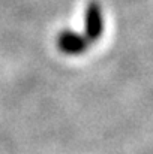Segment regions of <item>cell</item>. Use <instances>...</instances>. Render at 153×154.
I'll use <instances>...</instances> for the list:
<instances>
[{"label":"cell","mask_w":153,"mask_h":154,"mask_svg":"<svg viewBox=\"0 0 153 154\" xmlns=\"http://www.w3.org/2000/svg\"><path fill=\"white\" fill-rule=\"evenodd\" d=\"M104 12L98 2H89L84 12V36L92 44L104 35Z\"/></svg>","instance_id":"6da1fadb"},{"label":"cell","mask_w":153,"mask_h":154,"mask_svg":"<svg viewBox=\"0 0 153 154\" xmlns=\"http://www.w3.org/2000/svg\"><path fill=\"white\" fill-rule=\"evenodd\" d=\"M89 45L84 35L72 30H63L57 36V48L66 55H81L89 50Z\"/></svg>","instance_id":"7a4b0ae2"}]
</instances>
